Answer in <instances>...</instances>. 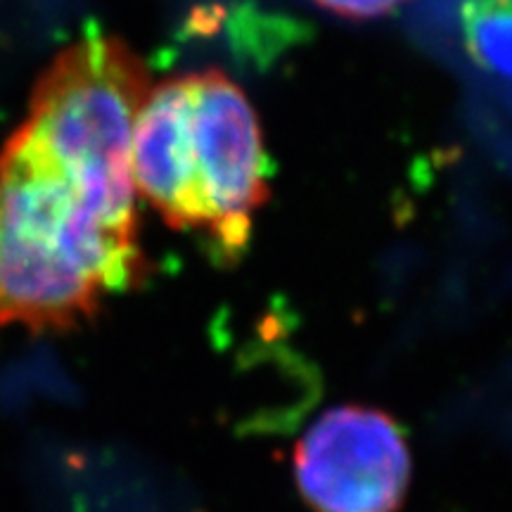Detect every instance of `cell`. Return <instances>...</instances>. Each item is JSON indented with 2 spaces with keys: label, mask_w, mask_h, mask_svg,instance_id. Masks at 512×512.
Segmentation results:
<instances>
[{
  "label": "cell",
  "mask_w": 512,
  "mask_h": 512,
  "mask_svg": "<svg viewBox=\"0 0 512 512\" xmlns=\"http://www.w3.org/2000/svg\"><path fill=\"white\" fill-rule=\"evenodd\" d=\"M145 62L91 34L43 72L0 150V330L62 332L145 271L131 145Z\"/></svg>",
  "instance_id": "6da1fadb"
},
{
  "label": "cell",
  "mask_w": 512,
  "mask_h": 512,
  "mask_svg": "<svg viewBox=\"0 0 512 512\" xmlns=\"http://www.w3.org/2000/svg\"><path fill=\"white\" fill-rule=\"evenodd\" d=\"M138 195L214 259L245 254L268 200V155L245 91L219 69L150 88L131 145Z\"/></svg>",
  "instance_id": "7a4b0ae2"
},
{
  "label": "cell",
  "mask_w": 512,
  "mask_h": 512,
  "mask_svg": "<svg viewBox=\"0 0 512 512\" xmlns=\"http://www.w3.org/2000/svg\"><path fill=\"white\" fill-rule=\"evenodd\" d=\"M294 475L316 512H396L411 484V451L392 415L337 406L297 444Z\"/></svg>",
  "instance_id": "3957f363"
},
{
  "label": "cell",
  "mask_w": 512,
  "mask_h": 512,
  "mask_svg": "<svg viewBox=\"0 0 512 512\" xmlns=\"http://www.w3.org/2000/svg\"><path fill=\"white\" fill-rule=\"evenodd\" d=\"M460 29L467 55L512 81V0H463Z\"/></svg>",
  "instance_id": "277c9868"
},
{
  "label": "cell",
  "mask_w": 512,
  "mask_h": 512,
  "mask_svg": "<svg viewBox=\"0 0 512 512\" xmlns=\"http://www.w3.org/2000/svg\"><path fill=\"white\" fill-rule=\"evenodd\" d=\"M320 10L330 12V15L342 19H377L394 12L399 5L408 0H313Z\"/></svg>",
  "instance_id": "5b68a950"
}]
</instances>
